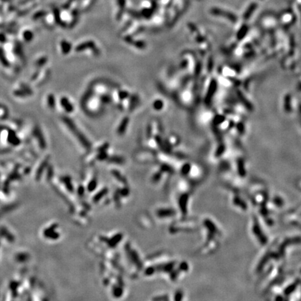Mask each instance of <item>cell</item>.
Returning <instances> with one entry per match:
<instances>
[{
	"label": "cell",
	"instance_id": "6da1fadb",
	"mask_svg": "<svg viewBox=\"0 0 301 301\" xmlns=\"http://www.w3.org/2000/svg\"><path fill=\"white\" fill-rule=\"evenodd\" d=\"M257 6H258L257 4L254 3V2H252L251 4H250L248 7L247 8L246 11L245 12L244 15H243V18H244L245 20H247V19L250 18V16L253 13L254 10L257 8Z\"/></svg>",
	"mask_w": 301,
	"mask_h": 301
},
{
	"label": "cell",
	"instance_id": "7a4b0ae2",
	"mask_svg": "<svg viewBox=\"0 0 301 301\" xmlns=\"http://www.w3.org/2000/svg\"><path fill=\"white\" fill-rule=\"evenodd\" d=\"M61 103H62L63 104V109H64L66 111H68V112H71L72 110H73V107L72 106L71 103H70L69 100L68 98H63L62 99H61Z\"/></svg>",
	"mask_w": 301,
	"mask_h": 301
},
{
	"label": "cell",
	"instance_id": "3957f363",
	"mask_svg": "<svg viewBox=\"0 0 301 301\" xmlns=\"http://www.w3.org/2000/svg\"><path fill=\"white\" fill-rule=\"evenodd\" d=\"M260 1H263V0H260Z\"/></svg>",
	"mask_w": 301,
	"mask_h": 301
}]
</instances>
